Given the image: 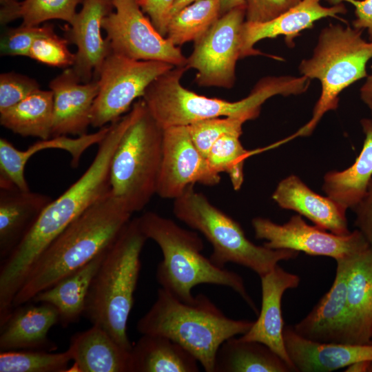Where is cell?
<instances>
[{"mask_svg":"<svg viewBox=\"0 0 372 372\" xmlns=\"http://www.w3.org/2000/svg\"><path fill=\"white\" fill-rule=\"evenodd\" d=\"M187 67H174L157 77L142 99L157 123L163 128L189 125L205 119L236 116L256 118L262 105L280 94L298 95L307 91L310 81L304 76H267L260 79L245 98L228 101L209 98L185 88L180 80Z\"/></svg>","mask_w":372,"mask_h":372,"instance_id":"obj_3","label":"cell"},{"mask_svg":"<svg viewBox=\"0 0 372 372\" xmlns=\"http://www.w3.org/2000/svg\"><path fill=\"white\" fill-rule=\"evenodd\" d=\"M260 280L262 302L258 318L249 330L239 338L265 344L296 371L285 346L281 302L284 293L287 289L298 287L300 279L298 275L285 271L278 265L260 276Z\"/></svg>","mask_w":372,"mask_h":372,"instance_id":"obj_18","label":"cell"},{"mask_svg":"<svg viewBox=\"0 0 372 372\" xmlns=\"http://www.w3.org/2000/svg\"><path fill=\"white\" fill-rule=\"evenodd\" d=\"M110 125L96 132L75 138L59 136L41 139L25 150L17 149L4 138H0V188L30 190L25 177V167L29 159L38 152L48 149H59L71 155V165L79 166L83 153L91 146L99 144L105 137Z\"/></svg>","mask_w":372,"mask_h":372,"instance_id":"obj_19","label":"cell"},{"mask_svg":"<svg viewBox=\"0 0 372 372\" xmlns=\"http://www.w3.org/2000/svg\"><path fill=\"white\" fill-rule=\"evenodd\" d=\"M53 94L41 89L17 104L0 112V124L23 137H52Z\"/></svg>","mask_w":372,"mask_h":372,"instance_id":"obj_31","label":"cell"},{"mask_svg":"<svg viewBox=\"0 0 372 372\" xmlns=\"http://www.w3.org/2000/svg\"><path fill=\"white\" fill-rule=\"evenodd\" d=\"M365 138L355 163L343 171H330L324 176L322 189L344 209H353L366 192L372 178V119L360 121Z\"/></svg>","mask_w":372,"mask_h":372,"instance_id":"obj_29","label":"cell"},{"mask_svg":"<svg viewBox=\"0 0 372 372\" xmlns=\"http://www.w3.org/2000/svg\"><path fill=\"white\" fill-rule=\"evenodd\" d=\"M52 199L45 194L18 189L0 190V259H6L21 242Z\"/></svg>","mask_w":372,"mask_h":372,"instance_id":"obj_25","label":"cell"},{"mask_svg":"<svg viewBox=\"0 0 372 372\" xmlns=\"http://www.w3.org/2000/svg\"><path fill=\"white\" fill-rule=\"evenodd\" d=\"M82 8L65 30V39L77 47L72 66L81 82L96 79L106 57L110 43L102 37V21L113 8L112 0H83Z\"/></svg>","mask_w":372,"mask_h":372,"instance_id":"obj_15","label":"cell"},{"mask_svg":"<svg viewBox=\"0 0 372 372\" xmlns=\"http://www.w3.org/2000/svg\"><path fill=\"white\" fill-rule=\"evenodd\" d=\"M200 0H175L169 13V19L185 7Z\"/></svg>","mask_w":372,"mask_h":372,"instance_id":"obj_47","label":"cell"},{"mask_svg":"<svg viewBox=\"0 0 372 372\" xmlns=\"http://www.w3.org/2000/svg\"><path fill=\"white\" fill-rule=\"evenodd\" d=\"M70 362L68 349L61 353L32 349L0 351V372H65Z\"/></svg>","mask_w":372,"mask_h":372,"instance_id":"obj_33","label":"cell"},{"mask_svg":"<svg viewBox=\"0 0 372 372\" xmlns=\"http://www.w3.org/2000/svg\"><path fill=\"white\" fill-rule=\"evenodd\" d=\"M245 6L231 10L199 39L187 57V67L196 70L199 86L229 89L236 82V65L241 59V34Z\"/></svg>","mask_w":372,"mask_h":372,"instance_id":"obj_12","label":"cell"},{"mask_svg":"<svg viewBox=\"0 0 372 372\" xmlns=\"http://www.w3.org/2000/svg\"><path fill=\"white\" fill-rule=\"evenodd\" d=\"M49 87L53 94L52 137L87 134L99 92L97 80L81 82L70 68L54 78Z\"/></svg>","mask_w":372,"mask_h":372,"instance_id":"obj_17","label":"cell"},{"mask_svg":"<svg viewBox=\"0 0 372 372\" xmlns=\"http://www.w3.org/2000/svg\"><path fill=\"white\" fill-rule=\"evenodd\" d=\"M147 240L138 217L131 218L106 249L85 302L84 316L128 350L133 343L127 334V320L141 267V254Z\"/></svg>","mask_w":372,"mask_h":372,"instance_id":"obj_6","label":"cell"},{"mask_svg":"<svg viewBox=\"0 0 372 372\" xmlns=\"http://www.w3.org/2000/svg\"><path fill=\"white\" fill-rule=\"evenodd\" d=\"M30 303L13 308L0 324V351L57 349L48 333L59 323L58 311L48 303Z\"/></svg>","mask_w":372,"mask_h":372,"instance_id":"obj_22","label":"cell"},{"mask_svg":"<svg viewBox=\"0 0 372 372\" xmlns=\"http://www.w3.org/2000/svg\"><path fill=\"white\" fill-rule=\"evenodd\" d=\"M175 0H138L143 12L147 15L158 32L166 37L169 13Z\"/></svg>","mask_w":372,"mask_h":372,"instance_id":"obj_41","label":"cell"},{"mask_svg":"<svg viewBox=\"0 0 372 372\" xmlns=\"http://www.w3.org/2000/svg\"><path fill=\"white\" fill-rule=\"evenodd\" d=\"M114 10L102 21L112 52L138 61L166 62L187 67L180 48L161 35L138 0H112Z\"/></svg>","mask_w":372,"mask_h":372,"instance_id":"obj_11","label":"cell"},{"mask_svg":"<svg viewBox=\"0 0 372 372\" xmlns=\"http://www.w3.org/2000/svg\"><path fill=\"white\" fill-rule=\"evenodd\" d=\"M147 239L160 247L163 259L156 269L161 288L184 302L194 300L192 289L200 284L227 287L238 293L251 309H257L242 278L237 273L215 265L202 253L204 245L199 235L179 226L170 218L152 211L138 217Z\"/></svg>","mask_w":372,"mask_h":372,"instance_id":"obj_4","label":"cell"},{"mask_svg":"<svg viewBox=\"0 0 372 372\" xmlns=\"http://www.w3.org/2000/svg\"><path fill=\"white\" fill-rule=\"evenodd\" d=\"M348 344H372V246L355 256L347 282Z\"/></svg>","mask_w":372,"mask_h":372,"instance_id":"obj_26","label":"cell"},{"mask_svg":"<svg viewBox=\"0 0 372 372\" xmlns=\"http://www.w3.org/2000/svg\"><path fill=\"white\" fill-rule=\"evenodd\" d=\"M54 32V26L49 23L43 25L21 24L17 28H9L1 38V54L28 57L30 49L35 39Z\"/></svg>","mask_w":372,"mask_h":372,"instance_id":"obj_38","label":"cell"},{"mask_svg":"<svg viewBox=\"0 0 372 372\" xmlns=\"http://www.w3.org/2000/svg\"><path fill=\"white\" fill-rule=\"evenodd\" d=\"M130 351V372H198V362L181 345L163 335L142 334Z\"/></svg>","mask_w":372,"mask_h":372,"instance_id":"obj_28","label":"cell"},{"mask_svg":"<svg viewBox=\"0 0 372 372\" xmlns=\"http://www.w3.org/2000/svg\"><path fill=\"white\" fill-rule=\"evenodd\" d=\"M111 192L66 227L39 256L12 302V309L86 265L116 239L132 218Z\"/></svg>","mask_w":372,"mask_h":372,"instance_id":"obj_2","label":"cell"},{"mask_svg":"<svg viewBox=\"0 0 372 372\" xmlns=\"http://www.w3.org/2000/svg\"><path fill=\"white\" fill-rule=\"evenodd\" d=\"M355 8V19L352 21L353 28L366 29L372 42V0H347Z\"/></svg>","mask_w":372,"mask_h":372,"instance_id":"obj_43","label":"cell"},{"mask_svg":"<svg viewBox=\"0 0 372 372\" xmlns=\"http://www.w3.org/2000/svg\"><path fill=\"white\" fill-rule=\"evenodd\" d=\"M246 121L242 117H217L197 121L187 126L194 144L207 158L214 144L224 135H242V125Z\"/></svg>","mask_w":372,"mask_h":372,"instance_id":"obj_36","label":"cell"},{"mask_svg":"<svg viewBox=\"0 0 372 372\" xmlns=\"http://www.w3.org/2000/svg\"><path fill=\"white\" fill-rule=\"evenodd\" d=\"M245 21L262 23L271 21L298 5L302 0H244Z\"/></svg>","mask_w":372,"mask_h":372,"instance_id":"obj_40","label":"cell"},{"mask_svg":"<svg viewBox=\"0 0 372 372\" xmlns=\"http://www.w3.org/2000/svg\"><path fill=\"white\" fill-rule=\"evenodd\" d=\"M158 61H138L113 52L103 63L96 79L99 92L94 100L91 126L109 125L128 112L138 98L157 77L174 68Z\"/></svg>","mask_w":372,"mask_h":372,"instance_id":"obj_10","label":"cell"},{"mask_svg":"<svg viewBox=\"0 0 372 372\" xmlns=\"http://www.w3.org/2000/svg\"><path fill=\"white\" fill-rule=\"evenodd\" d=\"M371 70H372V66H371Z\"/></svg>","mask_w":372,"mask_h":372,"instance_id":"obj_49","label":"cell"},{"mask_svg":"<svg viewBox=\"0 0 372 372\" xmlns=\"http://www.w3.org/2000/svg\"><path fill=\"white\" fill-rule=\"evenodd\" d=\"M220 6V14L221 16L231 10L245 6L244 0H218Z\"/></svg>","mask_w":372,"mask_h":372,"instance_id":"obj_45","label":"cell"},{"mask_svg":"<svg viewBox=\"0 0 372 372\" xmlns=\"http://www.w3.org/2000/svg\"><path fill=\"white\" fill-rule=\"evenodd\" d=\"M83 0H24L6 18L1 25H6L19 18L21 24L39 25L51 19H60L70 25L77 12L76 7Z\"/></svg>","mask_w":372,"mask_h":372,"instance_id":"obj_35","label":"cell"},{"mask_svg":"<svg viewBox=\"0 0 372 372\" xmlns=\"http://www.w3.org/2000/svg\"><path fill=\"white\" fill-rule=\"evenodd\" d=\"M132 107L134 118L112 158L110 184L112 195L134 214L141 211L156 194L163 129L142 98Z\"/></svg>","mask_w":372,"mask_h":372,"instance_id":"obj_8","label":"cell"},{"mask_svg":"<svg viewBox=\"0 0 372 372\" xmlns=\"http://www.w3.org/2000/svg\"><path fill=\"white\" fill-rule=\"evenodd\" d=\"M284 342L296 371L331 372L363 360L372 361V344L321 342L284 327Z\"/></svg>","mask_w":372,"mask_h":372,"instance_id":"obj_20","label":"cell"},{"mask_svg":"<svg viewBox=\"0 0 372 372\" xmlns=\"http://www.w3.org/2000/svg\"><path fill=\"white\" fill-rule=\"evenodd\" d=\"M68 41L55 32L37 38L33 42L28 57L41 63L58 68H68L75 62V53L68 48Z\"/></svg>","mask_w":372,"mask_h":372,"instance_id":"obj_37","label":"cell"},{"mask_svg":"<svg viewBox=\"0 0 372 372\" xmlns=\"http://www.w3.org/2000/svg\"><path fill=\"white\" fill-rule=\"evenodd\" d=\"M220 174L210 167L194 144L187 125L163 129V155L156 194L176 199L195 183L213 187L220 181Z\"/></svg>","mask_w":372,"mask_h":372,"instance_id":"obj_14","label":"cell"},{"mask_svg":"<svg viewBox=\"0 0 372 372\" xmlns=\"http://www.w3.org/2000/svg\"><path fill=\"white\" fill-rule=\"evenodd\" d=\"M293 370L265 344L231 337L220 346L214 372H291Z\"/></svg>","mask_w":372,"mask_h":372,"instance_id":"obj_30","label":"cell"},{"mask_svg":"<svg viewBox=\"0 0 372 372\" xmlns=\"http://www.w3.org/2000/svg\"><path fill=\"white\" fill-rule=\"evenodd\" d=\"M218 0H200L173 15L169 21L166 38L176 46L196 41L220 17Z\"/></svg>","mask_w":372,"mask_h":372,"instance_id":"obj_32","label":"cell"},{"mask_svg":"<svg viewBox=\"0 0 372 372\" xmlns=\"http://www.w3.org/2000/svg\"><path fill=\"white\" fill-rule=\"evenodd\" d=\"M68 350L73 362L68 371L130 372L131 350L99 326L73 335Z\"/></svg>","mask_w":372,"mask_h":372,"instance_id":"obj_24","label":"cell"},{"mask_svg":"<svg viewBox=\"0 0 372 372\" xmlns=\"http://www.w3.org/2000/svg\"><path fill=\"white\" fill-rule=\"evenodd\" d=\"M354 256L336 260L332 286L307 316L292 326L297 333L317 342L348 343L347 282Z\"/></svg>","mask_w":372,"mask_h":372,"instance_id":"obj_16","label":"cell"},{"mask_svg":"<svg viewBox=\"0 0 372 372\" xmlns=\"http://www.w3.org/2000/svg\"><path fill=\"white\" fill-rule=\"evenodd\" d=\"M240 134H227L219 138L212 146L207 160L214 171L226 173L234 190H239L244 181V163L246 159L258 151L244 148Z\"/></svg>","mask_w":372,"mask_h":372,"instance_id":"obj_34","label":"cell"},{"mask_svg":"<svg viewBox=\"0 0 372 372\" xmlns=\"http://www.w3.org/2000/svg\"><path fill=\"white\" fill-rule=\"evenodd\" d=\"M134 116V108L110 124L96 156L82 176L41 212L21 242L0 265V301L10 304L34 264L73 220L110 192L112 156Z\"/></svg>","mask_w":372,"mask_h":372,"instance_id":"obj_1","label":"cell"},{"mask_svg":"<svg viewBox=\"0 0 372 372\" xmlns=\"http://www.w3.org/2000/svg\"><path fill=\"white\" fill-rule=\"evenodd\" d=\"M352 209L356 214L355 226L372 246V178L366 194Z\"/></svg>","mask_w":372,"mask_h":372,"instance_id":"obj_42","label":"cell"},{"mask_svg":"<svg viewBox=\"0 0 372 372\" xmlns=\"http://www.w3.org/2000/svg\"><path fill=\"white\" fill-rule=\"evenodd\" d=\"M320 0H302L276 18L266 22L245 21L242 25L241 59L262 54L254 48L262 39L284 36L287 45L292 48L293 39L304 30L313 28L315 21L325 17L338 18L347 12L343 3L324 7Z\"/></svg>","mask_w":372,"mask_h":372,"instance_id":"obj_21","label":"cell"},{"mask_svg":"<svg viewBox=\"0 0 372 372\" xmlns=\"http://www.w3.org/2000/svg\"><path fill=\"white\" fill-rule=\"evenodd\" d=\"M40 89L38 82L14 72L0 75V112L17 104Z\"/></svg>","mask_w":372,"mask_h":372,"instance_id":"obj_39","label":"cell"},{"mask_svg":"<svg viewBox=\"0 0 372 372\" xmlns=\"http://www.w3.org/2000/svg\"><path fill=\"white\" fill-rule=\"evenodd\" d=\"M362 32L340 24H330L321 30L312 56L298 67L302 76L320 81L321 94L310 121L291 138L310 135L326 112L337 109L339 94L368 76L366 66L372 58V42L365 41Z\"/></svg>","mask_w":372,"mask_h":372,"instance_id":"obj_7","label":"cell"},{"mask_svg":"<svg viewBox=\"0 0 372 372\" xmlns=\"http://www.w3.org/2000/svg\"><path fill=\"white\" fill-rule=\"evenodd\" d=\"M251 224L256 238L265 240L263 245L272 249H291L336 261L353 257L370 246L360 230L337 235L308 225L300 215L293 216L282 225L261 217L254 218Z\"/></svg>","mask_w":372,"mask_h":372,"instance_id":"obj_13","label":"cell"},{"mask_svg":"<svg viewBox=\"0 0 372 372\" xmlns=\"http://www.w3.org/2000/svg\"><path fill=\"white\" fill-rule=\"evenodd\" d=\"M360 97L372 113V74L368 75L360 88Z\"/></svg>","mask_w":372,"mask_h":372,"instance_id":"obj_44","label":"cell"},{"mask_svg":"<svg viewBox=\"0 0 372 372\" xmlns=\"http://www.w3.org/2000/svg\"><path fill=\"white\" fill-rule=\"evenodd\" d=\"M254 321L227 317L205 294L184 302L160 288L149 310L139 319L141 334L165 336L192 354L206 372H214L217 351L226 340L242 335Z\"/></svg>","mask_w":372,"mask_h":372,"instance_id":"obj_5","label":"cell"},{"mask_svg":"<svg viewBox=\"0 0 372 372\" xmlns=\"http://www.w3.org/2000/svg\"><path fill=\"white\" fill-rule=\"evenodd\" d=\"M106 249L84 266L37 293L30 302L53 306L63 327L78 322L84 316L89 289Z\"/></svg>","mask_w":372,"mask_h":372,"instance_id":"obj_27","label":"cell"},{"mask_svg":"<svg viewBox=\"0 0 372 372\" xmlns=\"http://www.w3.org/2000/svg\"><path fill=\"white\" fill-rule=\"evenodd\" d=\"M272 198L281 208L296 211L324 230L337 235L351 233L347 210L331 198L311 190L295 175L280 181Z\"/></svg>","mask_w":372,"mask_h":372,"instance_id":"obj_23","label":"cell"},{"mask_svg":"<svg viewBox=\"0 0 372 372\" xmlns=\"http://www.w3.org/2000/svg\"><path fill=\"white\" fill-rule=\"evenodd\" d=\"M172 210L179 220L209 241L213 249L209 259L219 267L232 262L250 269L260 277L279 262L296 258L299 254L255 245L237 221L214 205L193 185L174 200Z\"/></svg>","mask_w":372,"mask_h":372,"instance_id":"obj_9","label":"cell"},{"mask_svg":"<svg viewBox=\"0 0 372 372\" xmlns=\"http://www.w3.org/2000/svg\"><path fill=\"white\" fill-rule=\"evenodd\" d=\"M329 3L335 5L340 3H342L343 1H346L347 0H327Z\"/></svg>","mask_w":372,"mask_h":372,"instance_id":"obj_48","label":"cell"},{"mask_svg":"<svg viewBox=\"0 0 372 372\" xmlns=\"http://www.w3.org/2000/svg\"><path fill=\"white\" fill-rule=\"evenodd\" d=\"M18 0H0V20L6 18L18 5Z\"/></svg>","mask_w":372,"mask_h":372,"instance_id":"obj_46","label":"cell"}]
</instances>
